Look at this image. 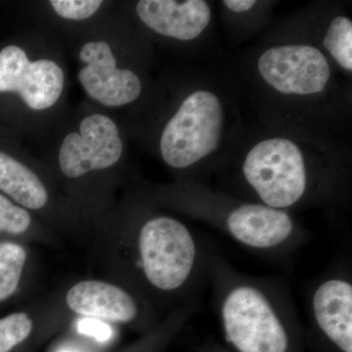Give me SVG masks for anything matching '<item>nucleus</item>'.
Wrapping results in <instances>:
<instances>
[{
    "label": "nucleus",
    "mask_w": 352,
    "mask_h": 352,
    "mask_svg": "<svg viewBox=\"0 0 352 352\" xmlns=\"http://www.w3.org/2000/svg\"><path fill=\"white\" fill-rule=\"evenodd\" d=\"M32 245L14 240H0V315L22 302L34 279Z\"/></svg>",
    "instance_id": "obj_16"
},
{
    "label": "nucleus",
    "mask_w": 352,
    "mask_h": 352,
    "mask_svg": "<svg viewBox=\"0 0 352 352\" xmlns=\"http://www.w3.org/2000/svg\"><path fill=\"white\" fill-rule=\"evenodd\" d=\"M129 184L160 208L201 220L270 261L286 263L312 238L291 212L236 198L204 183L153 184L133 173Z\"/></svg>",
    "instance_id": "obj_8"
},
{
    "label": "nucleus",
    "mask_w": 352,
    "mask_h": 352,
    "mask_svg": "<svg viewBox=\"0 0 352 352\" xmlns=\"http://www.w3.org/2000/svg\"><path fill=\"white\" fill-rule=\"evenodd\" d=\"M69 321L56 292L0 315V352H31Z\"/></svg>",
    "instance_id": "obj_14"
},
{
    "label": "nucleus",
    "mask_w": 352,
    "mask_h": 352,
    "mask_svg": "<svg viewBox=\"0 0 352 352\" xmlns=\"http://www.w3.org/2000/svg\"><path fill=\"white\" fill-rule=\"evenodd\" d=\"M56 294L69 318H85L145 335L164 318L138 294L108 278H83Z\"/></svg>",
    "instance_id": "obj_11"
},
{
    "label": "nucleus",
    "mask_w": 352,
    "mask_h": 352,
    "mask_svg": "<svg viewBox=\"0 0 352 352\" xmlns=\"http://www.w3.org/2000/svg\"><path fill=\"white\" fill-rule=\"evenodd\" d=\"M305 342L312 352H352L351 261H338L310 283Z\"/></svg>",
    "instance_id": "obj_12"
},
{
    "label": "nucleus",
    "mask_w": 352,
    "mask_h": 352,
    "mask_svg": "<svg viewBox=\"0 0 352 352\" xmlns=\"http://www.w3.org/2000/svg\"><path fill=\"white\" fill-rule=\"evenodd\" d=\"M67 59L63 41L36 25L0 41V124L45 145L72 109Z\"/></svg>",
    "instance_id": "obj_5"
},
{
    "label": "nucleus",
    "mask_w": 352,
    "mask_h": 352,
    "mask_svg": "<svg viewBox=\"0 0 352 352\" xmlns=\"http://www.w3.org/2000/svg\"><path fill=\"white\" fill-rule=\"evenodd\" d=\"M229 113L219 90L166 72L144 107L124 124L129 138L156 156L176 182H195L223 149Z\"/></svg>",
    "instance_id": "obj_3"
},
{
    "label": "nucleus",
    "mask_w": 352,
    "mask_h": 352,
    "mask_svg": "<svg viewBox=\"0 0 352 352\" xmlns=\"http://www.w3.org/2000/svg\"><path fill=\"white\" fill-rule=\"evenodd\" d=\"M198 352H231L226 347L220 346L219 344H206L200 347Z\"/></svg>",
    "instance_id": "obj_19"
},
{
    "label": "nucleus",
    "mask_w": 352,
    "mask_h": 352,
    "mask_svg": "<svg viewBox=\"0 0 352 352\" xmlns=\"http://www.w3.org/2000/svg\"><path fill=\"white\" fill-rule=\"evenodd\" d=\"M321 50L333 66L346 75L352 74V21L339 14L331 18L322 32Z\"/></svg>",
    "instance_id": "obj_18"
},
{
    "label": "nucleus",
    "mask_w": 352,
    "mask_h": 352,
    "mask_svg": "<svg viewBox=\"0 0 352 352\" xmlns=\"http://www.w3.org/2000/svg\"><path fill=\"white\" fill-rule=\"evenodd\" d=\"M0 240L58 248L63 239L36 215L0 192Z\"/></svg>",
    "instance_id": "obj_17"
},
{
    "label": "nucleus",
    "mask_w": 352,
    "mask_h": 352,
    "mask_svg": "<svg viewBox=\"0 0 352 352\" xmlns=\"http://www.w3.org/2000/svg\"><path fill=\"white\" fill-rule=\"evenodd\" d=\"M0 192L31 212L62 239L85 240L82 220L22 139L0 124Z\"/></svg>",
    "instance_id": "obj_9"
},
{
    "label": "nucleus",
    "mask_w": 352,
    "mask_h": 352,
    "mask_svg": "<svg viewBox=\"0 0 352 352\" xmlns=\"http://www.w3.org/2000/svg\"><path fill=\"white\" fill-rule=\"evenodd\" d=\"M129 140L117 116L83 99L43 146L41 161L82 220L87 241L131 175Z\"/></svg>",
    "instance_id": "obj_2"
},
{
    "label": "nucleus",
    "mask_w": 352,
    "mask_h": 352,
    "mask_svg": "<svg viewBox=\"0 0 352 352\" xmlns=\"http://www.w3.org/2000/svg\"><path fill=\"white\" fill-rule=\"evenodd\" d=\"M254 72L270 95L294 106L323 103L337 85L332 62L312 43L268 46L256 57Z\"/></svg>",
    "instance_id": "obj_10"
},
{
    "label": "nucleus",
    "mask_w": 352,
    "mask_h": 352,
    "mask_svg": "<svg viewBox=\"0 0 352 352\" xmlns=\"http://www.w3.org/2000/svg\"><path fill=\"white\" fill-rule=\"evenodd\" d=\"M85 100L126 122L151 96L154 45L116 4L66 47Z\"/></svg>",
    "instance_id": "obj_6"
},
{
    "label": "nucleus",
    "mask_w": 352,
    "mask_h": 352,
    "mask_svg": "<svg viewBox=\"0 0 352 352\" xmlns=\"http://www.w3.org/2000/svg\"><path fill=\"white\" fill-rule=\"evenodd\" d=\"M349 179L347 166L324 146L271 132L247 145L226 185L229 195L293 214L346 201Z\"/></svg>",
    "instance_id": "obj_4"
},
{
    "label": "nucleus",
    "mask_w": 352,
    "mask_h": 352,
    "mask_svg": "<svg viewBox=\"0 0 352 352\" xmlns=\"http://www.w3.org/2000/svg\"><path fill=\"white\" fill-rule=\"evenodd\" d=\"M207 248L208 283L231 351L303 352L305 328L286 281L245 274Z\"/></svg>",
    "instance_id": "obj_7"
},
{
    "label": "nucleus",
    "mask_w": 352,
    "mask_h": 352,
    "mask_svg": "<svg viewBox=\"0 0 352 352\" xmlns=\"http://www.w3.org/2000/svg\"><path fill=\"white\" fill-rule=\"evenodd\" d=\"M87 242L102 277L138 294L162 318L200 302L208 283L207 243L127 183Z\"/></svg>",
    "instance_id": "obj_1"
},
{
    "label": "nucleus",
    "mask_w": 352,
    "mask_h": 352,
    "mask_svg": "<svg viewBox=\"0 0 352 352\" xmlns=\"http://www.w3.org/2000/svg\"><path fill=\"white\" fill-rule=\"evenodd\" d=\"M118 7L153 45L195 43L212 22V6L205 0L118 1Z\"/></svg>",
    "instance_id": "obj_13"
},
{
    "label": "nucleus",
    "mask_w": 352,
    "mask_h": 352,
    "mask_svg": "<svg viewBox=\"0 0 352 352\" xmlns=\"http://www.w3.org/2000/svg\"><path fill=\"white\" fill-rule=\"evenodd\" d=\"M124 352H126V351H124Z\"/></svg>",
    "instance_id": "obj_20"
},
{
    "label": "nucleus",
    "mask_w": 352,
    "mask_h": 352,
    "mask_svg": "<svg viewBox=\"0 0 352 352\" xmlns=\"http://www.w3.org/2000/svg\"><path fill=\"white\" fill-rule=\"evenodd\" d=\"M29 22L52 32L65 46L115 7L111 0H43L18 2Z\"/></svg>",
    "instance_id": "obj_15"
}]
</instances>
